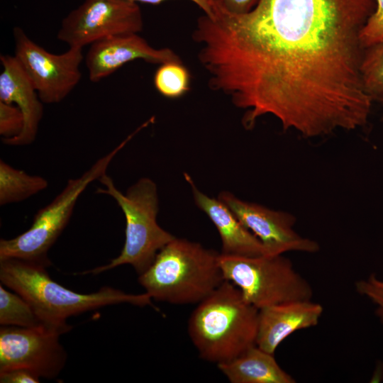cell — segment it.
<instances>
[{"mask_svg":"<svg viewBox=\"0 0 383 383\" xmlns=\"http://www.w3.org/2000/svg\"><path fill=\"white\" fill-rule=\"evenodd\" d=\"M143 28L138 4L131 0H84L63 18L57 38L69 48H80Z\"/></svg>","mask_w":383,"mask_h":383,"instance_id":"9","label":"cell"},{"mask_svg":"<svg viewBox=\"0 0 383 383\" xmlns=\"http://www.w3.org/2000/svg\"><path fill=\"white\" fill-rule=\"evenodd\" d=\"M184 177L192 188L196 205L207 215L220 235L222 254L240 256L266 255L260 241L223 202L204 194L188 174H185Z\"/></svg>","mask_w":383,"mask_h":383,"instance_id":"15","label":"cell"},{"mask_svg":"<svg viewBox=\"0 0 383 383\" xmlns=\"http://www.w3.org/2000/svg\"><path fill=\"white\" fill-rule=\"evenodd\" d=\"M219 255L199 243L175 237L139 274L138 282L152 299L198 304L225 280Z\"/></svg>","mask_w":383,"mask_h":383,"instance_id":"4","label":"cell"},{"mask_svg":"<svg viewBox=\"0 0 383 383\" xmlns=\"http://www.w3.org/2000/svg\"><path fill=\"white\" fill-rule=\"evenodd\" d=\"M137 4L144 3L150 4H158L166 0H131ZM197 5L206 16H211L213 13L216 0H189Z\"/></svg>","mask_w":383,"mask_h":383,"instance_id":"26","label":"cell"},{"mask_svg":"<svg viewBox=\"0 0 383 383\" xmlns=\"http://www.w3.org/2000/svg\"><path fill=\"white\" fill-rule=\"evenodd\" d=\"M231 383H295L274 357L255 345L226 362L217 365Z\"/></svg>","mask_w":383,"mask_h":383,"instance_id":"16","label":"cell"},{"mask_svg":"<svg viewBox=\"0 0 383 383\" xmlns=\"http://www.w3.org/2000/svg\"><path fill=\"white\" fill-rule=\"evenodd\" d=\"M99 181L104 187L97 188L96 193L111 196L124 213L126 238L118 257L110 263L86 273L99 274L128 264L140 274L152 263L158 252L175 238L157 223L159 199L157 185L152 179L143 177L123 194L106 173Z\"/></svg>","mask_w":383,"mask_h":383,"instance_id":"5","label":"cell"},{"mask_svg":"<svg viewBox=\"0 0 383 383\" xmlns=\"http://www.w3.org/2000/svg\"><path fill=\"white\" fill-rule=\"evenodd\" d=\"M0 280L24 298L47 327L62 334L72 328L67 323L69 317L103 306L126 303L156 309L147 293L127 294L103 287L94 293L80 294L52 280L46 267L16 258L0 260Z\"/></svg>","mask_w":383,"mask_h":383,"instance_id":"2","label":"cell"},{"mask_svg":"<svg viewBox=\"0 0 383 383\" xmlns=\"http://www.w3.org/2000/svg\"><path fill=\"white\" fill-rule=\"evenodd\" d=\"M61 335L48 327H1L0 372L21 368L40 377H56L67 360V353L59 340Z\"/></svg>","mask_w":383,"mask_h":383,"instance_id":"10","label":"cell"},{"mask_svg":"<svg viewBox=\"0 0 383 383\" xmlns=\"http://www.w3.org/2000/svg\"><path fill=\"white\" fill-rule=\"evenodd\" d=\"M355 291L365 297L374 306V313L383 323V279L372 273L367 277L357 280L355 284Z\"/></svg>","mask_w":383,"mask_h":383,"instance_id":"21","label":"cell"},{"mask_svg":"<svg viewBox=\"0 0 383 383\" xmlns=\"http://www.w3.org/2000/svg\"><path fill=\"white\" fill-rule=\"evenodd\" d=\"M0 324L22 328L47 327L24 298L6 290L2 284H0Z\"/></svg>","mask_w":383,"mask_h":383,"instance_id":"18","label":"cell"},{"mask_svg":"<svg viewBox=\"0 0 383 383\" xmlns=\"http://www.w3.org/2000/svg\"><path fill=\"white\" fill-rule=\"evenodd\" d=\"M14 56L33 84L44 104H57L77 87L81 78L82 48L70 47L54 54L31 40L16 26L13 30Z\"/></svg>","mask_w":383,"mask_h":383,"instance_id":"8","label":"cell"},{"mask_svg":"<svg viewBox=\"0 0 383 383\" xmlns=\"http://www.w3.org/2000/svg\"><path fill=\"white\" fill-rule=\"evenodd\" d=\"M360 72L365 92L383 104V40L365 48Z\"/></svg>","mask_w":383,"mask_h":383,"instance_id":"20","label":"cell"},{"mask_svg":"<svg viewBox=\"0 0 383 383\" xmlns=\"http://www.w3.org/2000/svg\"><path fill=\"white\" fill-rule=\"evenodd\" d=\"M223 7L233 13H245L250 11L259 0H219Z\"/></svg>","mask_w":383,"mask_h":383,"instance_id":"25","label":"cell"},{"mask_svg":"<svg viewBox=\"0 0 383 383\" xmlns=\"http://www.w3.org/2000/svg\"><path fill=\"white\" fill-rule=\"evenodd\" d=\"M259 309L239 289L224 280L197 304L188 321V333L199 355L216 365L256 345Z\"/></svg>","mask_w":383,"mask_h":383,"instance_id":"3","label":"cell"},{"mask_svg":"<svg viewBox=\"0 0 383 383\" xmlns=\"http://www.w3.org/2000/svg\"><path fill=\"white\" fill-rule=\"evenodd\" d=\"M132 136L98 159L80 177L69 179L62 192L37 212L27 231L11 239H1L0 260L16 258L49 267L48 252L69 222L80 195L106 173L113 159Z\"/></svg>","mask_w":383,"mask_h":383,"instance_id":"6","label":"cell"},{"mask_svg":"<svg viewBox=\"0 0 383 383\" xmlns=\"http://www.w3.org/2000/svg\"><path fill=\"white\" fill-rule=\"evenodd\" d=\"M323 313V306L312 299L287 301L260 309L256 345L274 354L296 331L316 326Z\"/></svg>","mask_w":383,"mask_h":383,"instance_id":"14","label":"cell"},{"mask_svg":"<svg viewBox=\"0 0 383 383\" xmlns=\"http://www.w3.org/2000/svg\"><path fill=\"white\" fill-rule=\"evenodd\" d=\"M377 6L360 33V41L367 48L383 40V0H375Z\"/></svg>","mask_w":383,"mask_h":383,"instance_id":"23","label":"cell"},{"mask_svg":"<svg viewBox=\"0 0 383 383\" xmlns=\"http://www.w3.org/2000/svg\"><path fill=\"white\" fill-rule=\"evenodd\" d=\"M40 378L34 372L21 368L0 372L1 383H38Z\"/></svg>","mask_w":383,"mask_h":383,"instance_id":"24","label":"cell"},{"mask_svg":"<svg viewBox=\"0 0 383 383\" xmlns=\"http://www.w3.org/2000/svg\"><path fill=\"white\" fill-rule=\"evenodd\" d=\"M375 0H259L233 13L216 0L193 39L212 89L245 111L254 127L271 115L306 138L363 126L372 100L360 67V33Z\"/></svg>","mask_w":383,"mask_h":383,"instance_id":"1","label":"cell"},{"mask_svg":"<svg viewBox=\"0 0 383 383\" xmlns=\"http://www.w3.org/2000/svg\"><path fill=\"white\" fill-rule=\"evenodd\" d=\"M219 263L225 280L235 284L245 300L259 310L280 303L313 299L310 282L283 255L220 253Z\"/></svg>","mask_w":383,"mask_h":383,"instance_id":"7","label":"cell"},{"mask_svg":"<svg viewBox=\"0 0 383 383\" xmlns=\"http://www.w3.org/2000/svg\"><path fill=\"white\" fill-rule=\"evenodd\" d=\"M46 179L30 175L0 160V205L17 203L45 189Z\"/></svg>","mask_w":383,"mask_h":383,"instance_id":"17","label":"cell"},{"mask_svg":"<svg viewBox=\"0 0 383 383\" xmlns=\"http://www.w3.org/2000/svg\"><path fill=\"white\" fill-rule=\"evenodd\" d=\"M0 101L16 106L22 112L24 126L19 135L1 139L8 145L32 143L38 134L43 116V102L33 84L14 55H0Z\"/></svg>","mask_w":383,"mask_h":383,"instance_id":"13","label":"cell"},{"mask_svg":"<svg viewBox=\"0 0 383 383\" xmlns=\"http://www.w3.org/2000/svg\"><path fill=\"white\" fill-rule=\"evenodd\" d=\"M84 60L89 79L94 83L134 60L159 65L181 60L172 50L152 47L138 33L118 35L94 43Z\"/></svg>","mask_w":383,"mask_h":383,"instance_id":"12","label":"cell"},{"mask_svg":"<svg viewBox=\"0 0 383 383\" xmlns=\"http://www.w3.org/2000/svg\"><path fill=\"white\" fill-rule=\"evenodd\" d=\"M218 199L260 241L266 255H284L287 252L314 253L319 250L316 241L303 237L294 231L296 218L294 215L241 200L226 191L221 192Z\"/></svg>","mask_w":383,"mask_h":383,"instance_id":"11","label":"cell"},{"mask_svg":"<svg viewBox=\"0 0 383 383\" xmlns=\"http://www.w3.org/2000/svg\"><path fill=\"white\" fill-rule=\"evenodd\" d=\"M156 90L163 96L177 99L190 89L191 74L182 60L160 64L154 75Z\"/></svg>","mask_w":383,"mask_h":383,"instance_id":"19","label":"cell"},{"mask_svg":"<svg viewBox=\"0 0 383 383\" xmlns=\"http://www.w3.org/2000/svg\"><path fill=\"white\" fill-rule=\"evenodd\" d=\"M24 126L21 111L15 105L0 101V135L1 139L11 138L21 133Z\"/></svg>","mask_w":383,"mask_h":383,"instance_id":"22","label":"cell"}]
</instances>
